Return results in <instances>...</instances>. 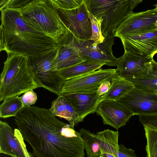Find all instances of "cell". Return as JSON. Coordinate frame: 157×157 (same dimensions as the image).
Masks as SVG:
<instances>
[{"mask_svg": "<svg viewBox=\"0 0 157 157\" xmlns=\"http://www.w3.org/2000/svg\"><path fill=\"white\" fill-rule=\"evenodd\" d=\"M139 121L144 127L157 130V114L140 115Z\"/></svg>", "mask_w": 157, "mask_h": 157, "instance_id": "obj_28", "label": "cell"}, {"mask_svg": "<svg viewBox=\"0 0 157 157\" xmlns=\"http://www.w3.org/2000/svg\"><path fill=\"white\" fill-rule=\"evenodd\" d=\"M142 0H90L87 3L89 12L95 18H101L102 34L105 38L114 37L117 29Z\"/></svg>", "mask_w": 157, "mask_h": 157, "instance_id": "obj_5", "label": "cell"}, {"mask_svg": "<svg viewBox=\"0 0 157 157\" xmlns=\"http://www.w3.org/2000/svg\"><path fill=\"white\" fill-rule=\"evenodd\" d=\"M49 109L55 117L63 118L67 121L73 128L79 123V117L72 105L61 96H58L52 101Z\"/></svg>", "mask_w": 157, "mask_h": 157, "instance_id": "obj_18", "label": "cell"}, {"mask_svg": "<svg viewBox=\"0 0 157 157\" xmlns=\"http://www.w3.org/2000/svg\"><path fill=\"white\" fill-rule=\"evenodd\" d=\"M155 8H157V3L155 5H154Z\"/></svg>", "mask_w": 157, "mask_h": 157, "instance_id": "obj_34", "label": "cell"}, {"mask_svg": "<svg viewBox=\"0 0 157 157\" xmlns=\"http://www.w3.org/2000/svg\"><path fill=\"white\" fill-rule=\"evenodd\" d=\"M156 30H157V29H156Z\"/></svg>", "mask_w": 157, "mask_h": 157, "instance_id": "obj_36", "label": "cell"}, {"mask_svg": "<svg viewBox=\"0 0 157 157\" xmlns=\"http://www.w3.org/2000/svg\"><path fill=\"white\" fill-rule=\"evenodd\" d=\"M20 98L24 107L34 104L37 98L36 94L32 89L25 92Z\"/></svg>", "mask_w": 157, "mask_h": 157, "instance_id": "obj_29", "label": "cell"}, {"mask_svg": "<svg viewBox=\"0 0 157 157\" xmlns=\"http://www.w3.org/2000/svg\"><path fill=\"white\" fill-rule=\"evenodd\" d=\"M126 107L134 115L157 114V94L134 87L117 101Z\"/></svg>", "mask_w": 157, "mask_h": 157, "instance_id": "obj_13", "label": "cell"}, {"mask_svg": "<svg viewBox=\"0 0 157 157\" xmlns=\"http://www.w3.org/2000/svg\"><path fill=\"white\" fill-rule=\"evenodd\" d=\"M120 38L125 51L148 59L157 53V30Z\"/></svg>", "mask_w": 157, "mask_h": 157, "instance_id": "obj_15", "label": "cell"}, {"mask_svg": "<svg viewBox=\"0 0 157 157\" xmlns=\"http://www.w3.org/2000/svg\"><path fill=\"white\" fill-rule=\"evenodd\" d=\"M57 48V53L54 62L59 72L86 61L79 52L75 36L68 29L59 40Z\"/></svg>", "mask_w": 157, "mask_h": 157, "instance_id": "obj_11", "label": "cell"}, {"mask_svg": "<svg viewBox=\"0 0 157 157\" xmlns=\"http://www.w3.org/2000/svg\"><path fill=\"white\" fill-rule=\"evenodd\" d=\"M153 59L124 51V54L118 58L116 69L117 75L126 79L145 77L148 75Z\"/></svg>", "mask_w": 157, "mask_h": 157, "instance_id": "obj_12", "label": "cell"}, {"mask_svg": "<svg viewBox=\"0 0 157 157\" xmlns=\"http://www.w3.org/2000/svg\"><path fill=\"white\" fill-rule=\"evenodd\" d=\"M102 118L104 124L118 130L126 125L133 113L117 101L104 100L98 105L95 112Z\"/></svg>", "mask_w": 157, "mask_h": 157, "instance_id": "obj_14", "label": "cell"}, {"mask_svg": "<svg viewBox=\"0 0 157 157\" xmlns=\"http://www.w3.org/2000/svg\"><path fill=\"white\" fill-rule=\"evenodd\" d=\"M155 93H156V94H157V92H155Z\"/></svg>", "mask_w": 157, "mask_h": 157, "instance_id": "obj_35", "label": "cell"}, {"mask_svg": "<svg viewBox=\"0 0 157 157\" xmlns=\"http://www.w3.org/2000/svg\"><path fill=\"white\" fill-rule=\"evenodd\" d=\"M114 37L105 38L102 42L97 44L90 40H82L76 38L79 52L86 61L110 67L116 66L118 61V58L113 54Z\"/></svg>", "mask_w": 157, "mask_h": 157, "instance_id": "obj_9", "label": "cell"}, {"mask_svg": "<svg viewBox=\"0 0 157 157\" xmlns=\"http://www.w3.org/2000/svg\"><path fill=\"white\" fill-rule=\"evenodd\" d=\"M110 82L106 81L101 83L97 91L98 94L104 96L109 90L111 84Z\"/></svg>", "mask_w": 157, "mask_h": 157, "instance_id": "obj_31", "label": "cell"}, {"mask_svg": "<svg viewBox=\"0 0 157 157\" xmlns=\"http://www.w3.org/2000/svg\"><path fill=\"white\" fill-rule=\"evenodd\" d=\"M57 48L43 54L28 58L30 73L38 87H43L58 96L66 81L57 71L54 59Z\"/></svg>", "mask_w": 157, "mask_h": 157, "instance_id": "obj_6", "label": "cell"}, {"mask_svg": "<svg viewBox=\"0 0 157 157\" xmlns=\"http://www.w3.org/2000/svg\"><path fill=\"white\" fill-rule=\"evenodd\" d=\"M111 82L109 90L104 96L103 100L117 101L135 87L130 81L117 76L113 78Z\"/></svg>", "mask_w": 157, "mask_h": 157, "instance_id": "obj_20", "label": "cell"}, {"mask_svg": "<svg viewBox=\"0 0 157 157\" xmlns=\"http://www.w3.org/2000/svg\"><path fill=\"white\" fill-rule=\"evenodd\" d=\"M118 147V157H137L134 150L126 148L122 144L119 145Z\"/></svg>", "mask_w": 157, "mask_h": 157, "instance_id": "obj_30", "label": "cell"}, {"mask_svg": "<svg viewBox=\"0 0 157 157\" xmlns=\"http://www.w3.org/2000/svg\"><path fill=\"white\" fill-rule=\"evenodd\" d=\"M15 123L24 140L36 157H84V143L80 132L57 119L49 109L24 107Z\"/></svg>", "mask_w": 157, "mask_h": 157, "instance_id": "obj_1", "label": "cell"}, {"mask_svg": "<svg viewBox=\"0 0 157 157\" xmlns=\"http://www.w3.org/2000/svg\"><path fill=\"white\" fill-rule=\"evenodd\" d=\"M96 134L100 143V157H118V132L107 129Z\"/></svg>", "mask_w": 157, "mask_h": 157, "instance_id": "obj_19", "label": "cell"}, {"mask_svg": "<svg viewBox=\"0 0 157 157\" xmlns=\"http://www.w3.org/2000/svg\"><path fill=\"white\" fill-rule=\"evenodd\" d=\"M0 75V101L38 87L29 69L28 57L8 54Z\"/></svg>", "mask_w": 157, "mask_h": 157, "instance_id": "obj_4", "label": "cell"}, {"mask_svg": "<svg viewBox=\"0 0 157 157\" xmlns=\"http://www.w3.org/2000/svg\"><path fill=\"white\" fill-rule=\"evenodd\" d=\"M147 140V157H157V130L144 127Z\"/></svg>", "mask_w": 157, "mask_h": 157, "instance_id": "obj_25", "label": "cell"}, {"mask_svg": "<svg viewBox=\"0 0 157 157\" xmlns=\"http://www.w3.org/2000/svg\"><path fill=\"white\" fill-rule=\"evenodd\" d=\"M148 74L157 77V63L153 59L151 61V66Z\"/></svg>", "mask_w": 157, "mask_h": 157, "instance_id": "obj_32", "label": "cell"}, {"mask_svg": "<svg viewBox=\"0 0 157 157\" xmlns=\"http://www.w3.org/2000/svg\"><path fill=\"white\" fill-rule=\"evenodd\" d=\"M26 147L18 129L13 130L6 122L0 121V153L12 157H26Z\"/></svg>", "mask_w": 157, "mask_h": 157, "instance_id": "obj_16", "label": "cell"}, {"mask_svg": "<svg viewBox=\"0 0 157 157\" xmlns=\"http://www.w3.org/2000/svg\"><path fill=\"white\" fill-rule=\"evenodd\" d=\"M0 51L33 57L57 48L50 37L31 26L17 9L1 10Z\"/></svg>", "mask_w": 157, "mask_h": 157, "instance_id": "obj_2", "label": "cell"}, {"mask_svg": "<svg viewBox=\"0 0 157 157\" xmlns=\"http://www.w3.org/2000/svg\"><path fill=\"white\" fill-rule=\"evenodd\" d=\"M25 152L26 157H34L33 154H32L29 152L27 150L26 147L25 148Z\"/></svg>", "mask_w": 157, "mask_h": 157, "instance_id": "obj_33", "label": "cell"}, {"mask_svg": "<svg viewBox=\"0 0 157 157\" xmlns=\"http://www.w3.org/2000/svg\"><path fill=\"white\" fill-rule=\"evenodd\" d=\"M115 69H100L80 77L66 81L61 94L97 91L102 82L117 76Z\"/></svg>", "mask_w": 157, "mask_h": 157, "instance_id": "obj_10", "label": "cell"}, {"mask_svg": "<svg viewBox=\"0 0 157 157\" xmlns=\"http://www.w3.org/2000/svg\"><path fill=\"white\" fill-rule=\"evenodd\" d=\"M55 9L67 29L76 38L82 40H90L92 35L91 24L84 0L74 9Z\"/></svg>", "mask_w": 157, "mask_h": 157, "instance_id": "obj_7", "label": "cell"}, {"mask_svg": "<svg viewBox=\"0 0 157 157\" xmlns=\"http://www.w3.org/2000/svg\"><path fill=\"white\" fill-rule=\"evenodd\" d=\"M157 27V8H155L128 16L117 29L114 36L120 38L153 32Z\"/></svg>", "mask_w": 157, "mask_h": 157, "instance_id": "obj_8", "label": "cell"}, {"mask_svg": "<svg viewBox=\"0 0 157 157\" xmlns=\"http://www.w3.org/2000/svg\"><path fill=\"white\" fill-rule=\"evenodd\" d=\"M88 13L92 28V35L90 40L96 44L102 43L105 39L102 34L101 29L102 20L101 18L96 19L89 11Z\"/></svg>", "mask_w": 157, "mask_h": 157, "instance_id": "obj_26", "label": "cell"}, {"mask_svg": "<svg viewBox=\"0 0 157 157\" xmlns=\"http://www.w3.org/2000/svg\"><path fill=\"white\" fill-rule=\"evenodd\" d=\"M24 107L19 96L3 101L0 106V117L3 118L15 117Z\"/></svg>", "mask_w": 157, "mask_h": 157, "instance_id": "obj_23", "label": "cell"}, {"mask_svg": "<svg viewBox=\"0 0 157 157\" xmlns=\"http://www.w3.org/2000/svg\"><path fill=\"white\" fill-rule=\"evenodd\" d=\"M103 64L85 61L59 71L66 81L81 76L101 69Z\"/></svg>", "mask_w": 157, "mask_h": 157, "instance_id": "obj_21", "label": "cell"}, {"mask_svg": "<svg viewBox=\"0 0 157 157\" xmlns=\"http://www.w3.org/2000/svg\"><path fill=\"white\" fill-rule=\"evenodd\" d=\"M127 80L131 82L135 87L138 89L149 93H155L157 92L156 77L148 74L142 78Z\"/></svg>", "mask_w": 157, "mask_h": 157, "instance_id": "obj_24", "label": "cell"}, {"mask_svg": "<svg viewBox=\"0 0 157 157\" xmlns=\"http://www.w3.org/2000/svg\"><path fill=\"white\" fill-rule=\"evenodd\" d=\"M6 7L17 9L29 25L57 43L67 29L48 0H9Z\"/></svg>", "mask_w": 157, "mask_h": 157, "instance_id": "obj_3", "label": "cell"}, {"mask_svg": "<svg viewBox=\"0 0 157 157\" xmlns=\"http://www.w3.org/2000/svg\"><path fill=\"white\" fill-rule=\"evenodd\" d=\"M82 0H48L55 8L64 10H71L78 7Z\"/></svg>", "mask_w": 157, "mask_h": 157, "instance_id": "obj_27", "label": "cell"}, {"mask_svg": "<svg viewBox=\"0 0 157 157\" xmlns=\"http://www.w3.org/2000/svg\"><path fill=\"white\" fill-rule=\"evenodd\" d=\"M79 132L84 140L85 149L87 157H100L101 155L100 143L96 133H92L84 128H81Z\"/></svg>", "mask_w": 157, "mask_h": 157, "instance_id": "obj_22", "label": "cell"}, {"mask_svg": "<svg viewBox=\"0 0 157 157\" xmlns=\"http://www.w3.org/2000/svg\"><path fill=\"white\" fill-rule=\"evenodd\" d=\"M61 96L72 105L79 117V122L90 114L95 112L104 96L98 94L97 91L89 92H76L61 94Z\"/></svg>", "mask_w": 157, "mask_h": 157, "instance_id": "obj_17", "label": "cell"}]
</instances>
